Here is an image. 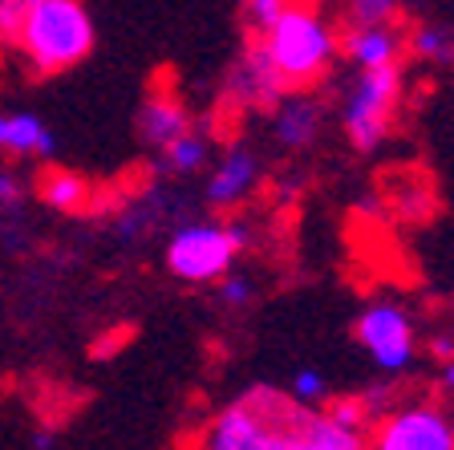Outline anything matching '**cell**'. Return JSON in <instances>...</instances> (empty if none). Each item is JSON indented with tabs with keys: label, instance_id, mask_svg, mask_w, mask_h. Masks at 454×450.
Instances as JSON below:
<instances>
[{
	"label": "cell",
	"instance_id": "4",
	"mask_svg": "<svg viewBox=\"0 0 454 450\" xmlns=\"http://www.w3.org/2000/svg\"><path fill=\"white\" fill-rule=\"evenodd\" d=\"M247 248V227L239 219L187 224L167 240V268L187 284H215L231 276V264Z\"/></svg>",
	"mask_w": 454,
	"mask_h": 450
},
{
	"label": "cell",
	"instance_id": "16",
	"mask_svg": "<svg viewBox=\"0 0 454 450\" xmlns=\"http://www.w3.org/2000/svg\"><path fill=\"white\" fill-rule=\"evenodd\" d=\"M207 154H211L207 134L191 130V134H183L175 146L162 150V154H159V167L167 170V175H195V170L207 162Z\"/></svg>",
	"mask_w": 454,
	"mask_h": 450
},
{
	"label": "cell",
	"instance_id": "26",
	"mask_svg": "<svg viewBox=\"0 0 454 450\" xmlns=\"http://www.w3.org/2000/svg\"><path fill=\"white\" fill-rule=\"evenodd\" d=\"M430 353H434L442 366L446 361H454V333H438V337L430 341Z\"/></svg>",
	"mask_w": 454,
	"mask_h": 450
},
{
	"label": "cell",
	"instance_id": "15",
	"mask_svg": "<svg viewBox=\"0 0 454 450\" xmlns=\"http://www.w3.org/2000/svg\"><path fill=\"white\" fill-rule=\"evenodd\" d=\"M37 195L53 211H85L94 203V187L82 175H74V170H45L37 183Z\"/></svg>",
	"mask_w": 454,
	"mask_h": 450
},
{
	"label": "cell",
	"instance_id": "11",
	"mask_svg": "<svg viewBox=\"0 0 454 450\" xmlns=\"http://www.w3.org/2000/svg\"><path fill=\"white\" fill-rule=\"evenodd\" d=\"M57 150V138L45 118L33 110H4L0 114V154L9 159H49Z\"/></svg>",
	"mask_w": 454,
	"mask_h": 450
},
{
	"label": "cell",
	"instance_id": "6",
	"mask_svg": "<svg viewBox=\"0 0 454 450\" xmlns=\"http://www.w3.org/2000/svg\"><path fill=\"white\" fill-rule=\"evenodd\" d=\"M353 337L361 341V349L369 353V361L381 374H406L418 357V337H414V320L402 304L394 300H373L365 304L353 325Z\"/></svg>",
	"mask_w": 454,
	"mask_h": 450
},
{
	"label": "cell",
	"instance_id": "18",
	"mask_svg": "<svg viewBox=\"0 0 454 450\" xmlns=\"http://www.w3.org/2000/svg\"><path fill=\"white\" fill-rule=\"evenodd\" d=\"M397 17H402V9L389 4V0H357V4L345 9L349 28H394Z\"/></svg>",
	"mask_w": 454,
	"mask_h": 450
},
{
	"label": "cell",
	"instance_id": "27",
	"mask_svg": "<svg viewBox=\"0 0 454 450\" xmlns=\"http://www.w3.org/2000/svg\"><path fill=\"white\" fill-rule=\"evenodd\" d=\"M438 382H442L446 394H454V361H446V366L438 369Z\"/></svg>",
	"mask_w": 454,
	"mask_h": 450
},
{
	"label": "cell",
	"instance_id": "9",
	"mask_svg": "<svg viewBox=\"0 0 454 450\" xmlns=\"http://www.w3.org/2000/svg\"><path fill=\"white\" fill-rule=\"evenodd\" d=\"M260 178H264L260 159H255L247 146H231L207 175V203L219 207V211L244 203V199L260 187Z\"/></svg>",
	"mask_w": 454,
	"mask_h": 450
},
{
	"label": "cell",
	"instance_id": "20",
	"mask_svg": "<svg viewBox=\"0 0 454 450\" xmlns=\"http://www.w3.org/2000/svg\"><path fill=\"white\" fill-rule=\"evenodd\" d=\"M397 187H406V195H389L394 199V211H402V216H410V219H422L426 211H430V183H426L422 175H410L406 183H397Z\"/></svg>",
	"mask_w": 454,
	"mask_h": 450
},
{
	"label": "cell",
	"instance_id": "22",
	"mask_svg": "<svg viewBox=\"0 0 454 450\" xmlns=\"http://www.w3.org/2000/svg\"><path fill=\"white\" fill-rule=\"evenodd\" d=\"M25 17H28V0H0V49L20 45Z\"/></svg>",
	"mask_w": 454,
	"mask_h": 450
},
{
	"label": "cell",
	"instance_id": "12",
	"mask_svg": "<svg viewBox=\"0 0 454 450\" xmlns=\"http://www.w3.org/2000/svg\"><path fill=\"white\" fill-rule=\"evenodd\" d=\"M402 33L394 28H345V37H340V49L349 57L357 74L365 69H389L397 66V57H402Z\"/></svg>",
	"mask_w": 454,
	"mask_h": 450
},
{
	"label": "cell",
	"instance_id": "10",
	"mask_svg": "<svg viewBox=\"0 0 454 450\" xmlns=\"http://www.w3.org/2000/svg\"><path fill=\"white\" fill-rule=\"evenodd\" d=\"M321 126H325V106L312 94H284V102L276 106L272 130L284 150H309L321 138Z\"/></svg>",
	"mask_w": 454,
	"mask_h": 450
},
{
	"label": "cell",
	"instance_id": "8",
	"mask_svg": "<svg viewBox=\"0 0 454 450\" xmlns=\"http://www.w3.org/2000/svg\"><path fill=\"white\" fill-rule=\"evenodd\" d=\"M284 90L288 85L280 82V74L272 69L268 53L260 45H247V53L239 57V66L231 69V82H227V98L244 110H264V106H280Z\"/></svg>",
	"mask_w": 454,
	"mask_h": 450
},
{
	"label": "cell",
	"instance_id": "2",
	"mask_svg": "<svg viewBox=\"0 0 454 450\" xmlns=\"http://www.w3.org/2000/svg\"><path fill=\"white\" fill-rule=\"evenodd\" d=\"M255 45L268 53V61H272V69L280 74L284 85L304 90V85L321 82V77L329 74L333 57H337V49H340V37L321 9H312V4H288V9L280 12V20H276Z\"/></svg>",
	"mask_w": 454,
	"mask_h": 450
},
{
	"label": "cell",
	"instance_id": "23",
	"mask_svg": "<svg viewBox=\"0 0 454 450\" xmlns=\"http://www.w3.org/2000/svg\"><path fill=\"white\" fill-rule=\"evenodd\" d=\"M325 414H329L337 426H345V430H361L365 426V402L361 398H337V402L325 406Z\"/></svg>",
	"mask_w": 454,
	"mask_h": 450
},
{
	"label": "cell",
	"instance_id": "1",
	"mask_svg": "<svg viewBox=\"0 0 454 450\" xmlns=\"http://www.w3.org/2000/svg\"><path fill=\"white\" fill-rule=\"evenodd\" d=\"M304 406H296L280 390H247L244 398L227 402L223 410L203 426L199 450H288L293 430L301 426Z\"/></svg>",
	"mask_w": 454,
	"mask_h": 450
},
{
	"label": "cell",
	"instance_id": "24",
	"mask_svg": "<svg viewBox=\"0 0 454 450\" xmlns=\"http://www.w3.org/2000/svg\"><path fill=\"white\" fill-rule=\"evenodd\" d=\"M252 296H255V284L247 280V276L231 272L227 280H219V300H223L227 309H244V304H247Z\"/></svg>",
	"mask_w": 454,
	"mask_h": 450
},
{
	"label": "cell",
	"instance_id": "7",
	"mask_svg": "<svg viewBox=\"0 0 454 450\" xmlns=\"http://www.w3.org/2000/svg\"><path fill=\"white\" fill-rule=\"evenodd\" d=\"M369 450H454L450 410L434 402L394 406L378 418L369 434Z\"/></svg>",
	"mask_w": 454,
	"mask_h": 450
},
{
	"label": "cell",
	"instance_id": "3",
	"mask_svg": "<svg viewBox=\"0 0 454 450\" xmlns=\"http://www.w3.org/2000/svg\"><path fill=\"white\" fill-rule=\"evenodd\" d=\"M98 28L85 4L77 0H28L20 28V53L37 74H66L94 53Z\"/></svg>",
	"mask_w": 454,
	"mask_h": 450
},
{
	"label": "cell",
	"instance_id": "19",
	"mask_svg": "<svg viewBox=\"0 0 454 450\" xmlns=\"http://www.w3.org/2000/svg\"><path fill=\"white\" fill-rule=\"evenodd\" d=\"M288 398H293L296 406H304V410H317V406L329 398L325 374H317V369H296V374H293V385H288Z\"/></svg>",
	"mask_w": 454,
	"mask_h": 450
},
{
	"label": "cell",
	"instance_id": "14",
	"mask_svg": "<svg viewBox=\"0 0 454 450\" xmlns=\"http://www.w3.org/2000/svg\"><path fill=\"white\" fill-rule=\"evenodd\" d=\"M288 450H369V438L361 430H345L329 418V414L309 410L301 418V426L293 430Z\"/></svg>",
	"mask_w": 454,
	"mask_h": 450
},
{
	"label": "cell",
	"instance_id": "17",
	"mask_svg": "<svg viewBox=\"0 0 454 450\" xmlns=\"http://www.w3.org/2000/svg\"><path fill=\"white\" fill-rule=\"evenodd\" d=\"M410 53L430 66H446L454 61V33L446 25H418L410 33Z\"/></svg>",
	"mask_w": 454,
	"mask_h": 450
},
{
	"label": "cell",
	"instance_id": "28",
	"mask_svg": "<svg viewBox=\"0 0 454 450\" xmlns=\"http://www.w3.org/2000/svg\"><path fill=\"white\" fill-rule=\"evenodd\" d=\"M33 446H37V450H49V446H53V434H49V430H37V438H33Z\"/></svg>",
	"mask_w": 454,
	"mask_h": 450
},
{
	"label": "cell",
	"instance_id": "5",
	"mask_svg": "<svg viewBox=\"0 0 454 450\" xmlns=\"http://www.w3.org/2000/svg\"><path fill=\"white\" fill-rule=\"evenodd\" d=\"M397 106H402V66L357 74V82L345 94V106H340L345 138L357 150H378L394 130Z\"/></svg>",
	"mask_w": 454,
	"mask_h": 450
},
{
	"label": "cell",
	"instance_id": "25",
	"mask_svg": "<svg viewBox=\"0 0 454 450\" xmlns=\"http://www.w3.org/2000/svg\"><path fill=\"white\" fill-rule=\"evenodd\" d=\"M25 191H28V183L17 175V170L0 167V211H12V207L25 199Z\"/></svg>",
	"mask_w": 454,
	"mask_h": 450
},
{
	"label": "cell",
	"instance_id": "21",
	"mask_svg": "<svg viewBox=\"0 0 454 450\" xmlns=\"http://www.w3.org/2000/svg\"><path fill=\"white\" fill-rule=\"evenodd\" d=\"M288 9L284 0H247L244 4V20H247V28H252V37L260 41L268 33V28L280 20V12Z\"/></svg>",
	"mask_w": 454,
	"mask_h": 450
},
{
	"label": "cell",
	"instance_id": "13",
	"mask_svg": "<svg viewBox=\"0 0 454 450\" xmlns=\"http://www.w3.org/2000/svg\"><path fill=\"white\" fill-rule=\"evenodd\" d=\"M138 130H142V138L162 154V150L175 146V142H179L183 134H191L195 126H191V114L183 110L179 98L151 94L146 98V106H142V114H138Z\"/></svg>",
	"mask_w": 454,
	"mask_h": 450
},
{
	"label": "cell",
	"instance_id": "29",
	"mask_svg": "<svg viewBox=\"0 0 454 450\" xmlns=\"http://www.w3.org/2000/svg\"><path fill=\"white\" fill-rule=\"evenodd\" d=\"M450 426H454V410H450Z\"/></svg>",
	"mask_w": 454,
	"mask_h": 450
}]
</instances>
